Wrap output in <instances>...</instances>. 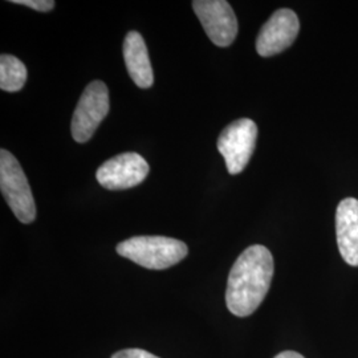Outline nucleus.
<instances>
[{"label":"nucleus","instance_id":"10","mask_svg":"<svg viewBox=\"0 0 358 358\" xmlns=\"http://www.w3.org/2000/svg\"><path fill=\"white\" fill-rule=\"evenodd\" d=\"M124 59L129 76L137 87L148 90L153 85V68L150 64L146 43L137 31H130L124 40Z\"/></svg>","mask_w":358,"mask_h":358},{"label":"nucleus","instance_id":"1","mask_svg":"<svg viewBox=\"0 0 358 358\" xmlns=\"http://www.w3.org/2000/svg\"><path fill=\"white\" fill-rule=\"evenodd\" d=\"M273 278V257L268 248L255 244L234 263L227 280L226 304L232 315L247 317L263 303Z\"/></svg>","mask_w":358,"mask_h":358},{"label":"nucleus","instance_id":"13","mask_svg":"<svg viewBox=\"0 0 358 358\" xmlns=\"http://www.w3.org/2000/svg\"><path fill=\"white\" fill-rule=\"evenodd\" d=\"M110 358H159L154 356L153 353L143 350V349H137V348H131V349H124L115 353Z\"/></svg>","mask_w":358,"mask_h":358},{"label":"nucleus","instance_id":"7","mask_svg":"<svg viewBox=\"0 0 358 358\" xmlns=\"http://www.w3.org/2000/svg\"><path fill=\"white\" fill-rule=\"evenodd\" d=\"M149 174L146 159L138 153H122L103 162L96 178L108 190H127L138 186Z\"/></svg>","mask_w":358,"mask_h":358},{"label":"nucleus","instance_id":"8","mask_svg":"<svg viewBox=\"0 0 358 358\" xmlns=\"http://www.w3.org/2000/svg\"><path fill=\"white\" fill-rule=\"evenodd\" d=\"M299 31L300 22L297 15L289 8L278 10L262 27L256 38V51L263 57L275 56L285 51L292 45Z\"/></svg>","mask_w":358,"mask_h":358},{"label":"nucleus","instance_id":"2","mask_svg":"<svg viewBox=\"0 0 358 358\" xmlns=\"http://www.w3.org/2000/svg\"><path fill=\"white\" fill-rule=\"evenodd\" d=\"M117 254L148 269H166L178 264L187 254V245L167 236H134L117 245Z\"/></svg>","mask_w":358,"mask_h":358},{"label":"nucleus","instance_id":"4","mask_svg":"<svg viewBox=\"0 0 358 358\" xmlns=\"http://www.w3.org/2000/svg\"><path fill=\"white\" fill-rule=\"evenodd\" d=\"M109 90L103 81L96 80L88 84L72 117L71 131L73 140L78 143L90 141L109 113Z\"/></svg>","mask_w":358,"mask_h":358},{"label":"nucleus","instance_id":"6","mask_svg":"<svg viewBox=\"0 0 358 358\" xmlns=\"http://www.w3.org/2000/svg\"><path fill=\"white\" fill-rule=\"evenodd\" d=\"M192 8L210 40L217 47H229L238 35V19L224 0H195Z\"/></svg>","mask_w":358,"mask_h":358},{"label":"nucleus","instance_id":"3","mask_svg":"<svg viewBox=\"0 0 358 358\" xmlns=\"http://www.w3.org/2000/svg\"><path fill=\"white\" fill-rule=\"evenodd\" d=\"M0 190L13 215L22 223H32L36 205L27 176L19 161L6 149L0 150Z\"/></svg>","mask_w":358,"mask_h":358},{"label":"nucleus","instance_id":"14","mask_svg":"<svg viewBox=\"0 0 358 358\" xmlns=\"http://www.w3.org/2000/svg\"><path fill=\"white\" fill-rule=\"evenodd\" d=\"M275 358H306L303 357L300 353H297V352H294V350H285V352H282V353H279L278 356Z\"/></svg>","mask_w":358,"mask_h":358},{"label":"nucleus","instance_id":"9","mask_svg":"<svg viewBox=\"0 0 358 358\" xmlns=\"http://www.w3.org/2000/svg\"><path fill=\"white\" fill-rule=\"evenodd\" d=\"M336 235L340 254L349 266L358 267V201L343 199L336 211Z\"/></svg>","mask_w":358,"mask_h":358},{"label":"nucleus","instance_id":"11","mask_svg":"<svg viewBox=\"0 0 358 358\" xmlns=\"http://www.w3.org/2000/svg\"><path fill=\"white\" fill-rule=\"evenodd\" d=\"M27 66L13 55L0 56V88L6 92H19L26 85Z\"/></svg>","mask_w":358,"mask_h":358},{"label":"nucleus","instance_id":"5","mask_svg":"<svg viewBox=\"0 0 358 358\" xmlns=\"http://www.w3.org/2000/svg\"><path fill=\"white\" fill-rule=\"evenodd\" d=\"M257 127L250 118H241L223 129L217 138V150L226 161L231 176L242 173L255 150Z\"/></svg>","mask_w":358,"mask_h":358},{"label":"nucleus","instance_id":"12","mask_svg":"<svg viewBox=\"0 0 358 358\" xmlns=\"http://www.w3.org/2000/svg\"><path fill=\"white\" fill-rule=\"evenodd\" d=\"M13 3L20 4V6H27V7L40 11V13L52 11L56 6V3L53 0H13Z\"/></svg>","mask_w":358,"mask_h":358}]
</instances>
